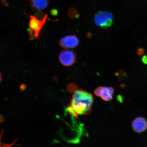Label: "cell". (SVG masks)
<instances>
[{
  "instance_id": "1",
  "label": "cell",
  "mask_w": 147,
  "mask_h": 147,
  "mask_svg": "<svg viewBox=\"0 0 147 147\" xmlns=\"http://www.w3.org/2000/svg\"><path fill=\"white\" fill-rule=\"evenodd\" d=\"M93 102L92 94L82 89L77 90L73 95L67 109L76 117L79 115H87L91 112Z\"/></svg>"
},
{
  "instance_id": "2",
  "label": "cell",
  "mask_w": 147,
  "mask_h": 147,
  "mask_svg": "<svg viewBox=\"0 0 147 147\" xmlns=\"http://www.w3.org/2000/svg\"><path fill=\"white\" fill-rule=\"evenodd\" d=\"M94 21L97 26L106 29L113 25V16L107 11H100L95 14Z\"/></svg>"
},
{
  "instance_id": "3",
  "label": "cell",
  "mask_w": 147,
  "mask_h": 147,
  "mask_svg": "<svg viewBox=\"0 0 147 147\" xmlns=\"http://www.w3.org/2000/svg\"><path fill=\"white\" fill-rule=\"evenodd\" d=\"M47 15L45 14L42 20H39L34 16L30 15V20L29 23V27L33 32L35 38H37L40 31L45 24L47 18Z\"/></svg>"
},
{
  "instance_id": "4",
  "label": "cell",
  "mask_w": 147,
  "mask_h": 147,
  "mask_svg": "<svg viewBox=\"0 0 147 147\" xmlns=\"http://www.w3.org/2000/svg\"><path fill=\"white\" fill-rule=\"evenodd\" d=\"M76 55L72 51L65 49L61 51L59 56L60 63L67 67L72 65L76 61Z\"/></svg>"
},
{
  "instance_id": "5",
  "label": "cell",
  "mask_w": 147,
  "mask_h": 147,
  "mask_svg": "<svg viewBox=\"0 0 147 147\" xmlns=\"http://www.w3.org/2000/svg\"><path fill=\"white\" fill-rule=\"evenodd\" d=\"M60 47L65 49H73L76 47L79 44V40L75 35L67 36L60 39Z\"/></svg>"
},
{
  "instance_id": "6",
  "label": "cell",
  "mask_w": 147,
  "mask_h": 147,
  "mask_svg": "<svg viewBox=\"0 0 147 147\" xmlns=\"http://www.w3.org/2000/svg\"><path fill=\"white\" fill-rule=\"evenodd\" d=\"M131 125L134 131L142 133L147 129V121L144 117H138L132 122Z\"/></svg>"
},
{
  "instance_id": "7",
  "label": "cell",
  "mask_w": 147,
  "mask_h": 147,
  "mask_svg": "<svg viewBox=\"0 0 147 147\" xmlns=\"http://www.w3.org/2000/svg\"><path fill=\"white\" fill-rule=\"evenodd\" d=\"M49 1V0H31L30 4L33 9L41 10L47 8Z\"/></svg>"
},
{
  "instance_id": "8",
  "label": "cell",
  "mask_w": 147,
  "mask_h": 147,
  "mask_svg": "<svg viewBox=\"0 0 147 147\" xmlns=\"http://www.w3.org/2000/svg\"><path fill=\"white\" fill-rule=\"evenodd\" d=\"M114 90L111 87H103L102 95L100 96L103 100L109 101L111 100Z\"/></svg>"
},
{
  "instance_id": "9",
  "label": "cell",
  "mask_w": 147,
  "mask_h": 147,
  "mask_svg": "<svg viewBox=\"0 0 147 147\" xmlns=\"http://www.w3.org/2000/svg\"><path fill=\"white\" fill-rule=\"evenodd\" d=\"M103 87H100L96 88L94 91L95 94L97 96L100 97L102 95Z\"/></svg>"
},
{
  "instance_id": "10",
  "label": "cell",
  "mask_w": 147,
  "mask_h": 147,
  "mask_svg": "<svg viewBox=\"0 0 147 147\" xmlns=\"http://www.w3.org/2000/svg\"><path fill=\"white\" fill-rule=\"evenodd\" d=\"M77 87L76 84H71L68 86L69 91L71 92H74L77 90Z\"/></svg>"
},
{
  "instance_id": "11",
  "label": "cell",
  "mask_w": 147,
  "mask_h": 147,
  "mask_svg": "<svg viewBox=\"0 0 147 147\" xmlns=\"http://www.w3.org/2000/svg\"><path fill=\"white\" fill-rule=\"evenodd\" d=\"M117 76L119 77V78H125L126 74L125 73L122 71H119L116 74Z\"/></svg>"
},
{
  "instance_id": "12",
  "label": "cell",
  "mask_w": 147,
  "mask_h": 147,
  "mask_svg": "<svg viewBox=\"0 0 147 147\" xmlns=\"http://www.w3.org/2000/svg\"><path fill=\"white\" fill-rule=\"evenodd\" d=\"M144 53V50L142 48H139L137 51V54L139 56H142Z\"/></svg>"
},
{
  "instance_id": "13",
  "label": "cell",
  "mask_w": 147,
  "mask_h": 147,
  "mask_svg": "<svg viewBox=\"0 0 147 147\" xmlns=\"http://www.w3.org/2000/svg\"><path fill=\"white\" fill-rule=\"evenodd\" d=\"M142 60L143 63L147 64V56L145 55L143 56L142 57Z\"/></svg>"
},
{
  "instance_id": "14",
  "label": "cell",
  "mask_w": 147,
  "mask_h": 147,
  "mask_svg": "<svg viewBox=\"0 0 147 147\" xmlns=\"http://www.w3.org/2000/svg\"><path fill=\"white\" fill-rule=\"evenodd\" d=\"M91 34L90 33H88L87 34V36L88 37H90L91 36Z\"/></svg>"
},
{
  "instance_id": "15",
  "label": "cell",
  "mask_w": 147,
  "mask_h": 147,
  "mask_svg": "<svg viewBox=\"0 0 147 147\" xmlns=\"http://www.w3.org/2000/svg\"><path fill=\"white\" fill-rule=\"evenodd\" d=\"M10 146H9V145H5V146H4V145H3V147H9Z\"/></svg>"
}]
</instances>
